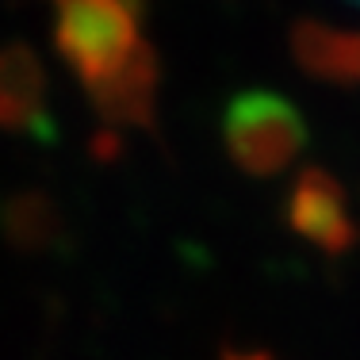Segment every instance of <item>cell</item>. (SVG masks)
I'll list each match as a JSON object with an SVG mask.
<instances>
[{"label": "cell", "instance_id": "3957f363", "mask_svg": "<svg viewBox=\"0 0 360 360\" xmlns=\"http://www.w3.org/2000/svg\"><path fill=\"white\" fill-rule=\"evenodd\" d=\"M353 4H360V0H353Z\"/></svg>", "mask_w": 360, "mask_h": 360}, {"label": "cell", "instance_id": "6da1fadb", "mask_svg": "<svg viewBox=\"0 0 360 360\" xmlns=\"http://www.w3.org/2000/svg\"><path fill=\"white\" fill-rule=\"evenodd\" d=\"M58 46L115 123H146L153 104V54L134 0H54Z\"/></svg>", "mask_w": 360, "mask_h": 360}, {"label": "cell", "instance_id": "7a4b0ae2", "mask_svg": "<svg viewBox=\"0 0 360 360\" xmlns=\"http://www.w3.org/2000/svg\"><path fill=\"white\" fill-rule=\"evenodd\" d=\"M230 142L238 158H245L257 169H269L284 161L299 142L295 111L284 100L272 96H245L230 111Z\"/></svg>", "mask_w": 360, "mask_h": 360}]
</instances>
